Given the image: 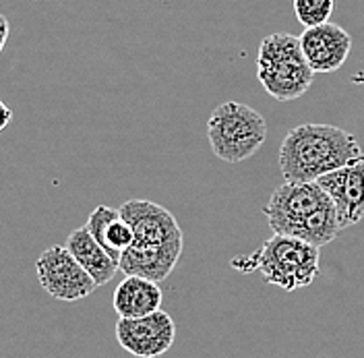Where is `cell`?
Instances as JSON below:
<instances>
[{"mask_svg":"<svg viewBox=\"0 0 364 358\" xmlns=\"http://www.w3.org/2000/svg\"><path fill=\"white\" fill-rule=\"evenodd\" d=\"M120 216L133 228V245L120 255V271L151 282H164L178 265L184 248L182 228L164 205L131 199L120 205Z\"/></svg>","mask_w":364,"mask_h":358,"instance_id":"1","label":"cell"},{"mask_svg":"<svg viewBox=\"0 0 364 358\" xmlns=\"http://www.w3.org/2000/svg\"><path fill=\"white\" fill-rule=\"evenodd\" d=\"M11 120H13V110H11V106L0 98V133L11 125Z\"/></svg>","mask_w":364,"mask_h":358,"instance_id":"15","label":"cell"},{"mask_svg":"<svg viewBox=\"0 0 364 358\" xmlns=\"http://www.w3.org/2000/svg\"><path fill=\"white\" fill-rule=\"evenodd\" d=\"M85 228L116 261H120V255L133 245L135 238L133 228L120 216V211L108 205H97L90 214Z\"/></svg>","mask_w":364,"mask_h":358,"instance_id":"13","label":"cell"},{"mask_svg":"<svg viewBox=\"0 0 364 358\" xmlns=\"http://www.w3.org/2000/svg\"><path fill=\"white\" fill-rule=\"evenodd\" d=\"M298 38L304 58L315 75L340 70L352 50V36L338 23L327 21L315 27H304Z\"/></svg>","mask_w":364,"mask_h":358,"instance_id":"9","label":"cell"},{"mask_svg":"<svg viewBox=\"0 0 364 358\" xmlns=\"http://www.w3.org/2000/svg\"><path fill=\"white\" fill-rule=\"evenodd\" d=\"M232 268L242 273L259 271L267 284L286 292L311 286L321 271L318 248L279 234H273L250 255H236Z\"/></svg>","mask_w":364,"mask_h":358,"instance_id":"4","label":"cell"},{"mask_svg":"<svg viewBox=\"0 0 364 358\" xmlns=\"http://www.w3.org/2000/svg\"><path fill=\"white\" fill-rule=\"evenodd\" d=\"M207 139L211 152L222 162L240 164L263 147L267 139V122L247 104L224 102L207 120Z\"/></svg>","mask_w":364,"mask_h":358,"instance_id":"6","label":"cell"},{"mask_svg":"<svg viewBox=\"0 0 364 358\" xmlns=\"http://www.w3.org/2000/svg\"><path fill=\"white\" fill-rule=\"evenodd\" d=\"M118 344L136 358H159L176 339V323L166 311L116 321Z\"/></svg>","mask_w":364,"mask_h":358,"instance_id":"8","label":"cell"},{"mask_svg":"<svg viewBox=\"0 0 364 358\" xmlns=\"http://www.w3.org/2000/svg\"><path fill=\"white\" fill-rule=\"evenodd\" d=\"M161 300L164 294L159 284L139 275H127L116 286L112 298L118 319H139L156 313L161 309Z\"/></svg>","mask_w":364,"mask_h":358,"instance_id":"11","label":"cell"},{"mask_svg":"<svg viewBox=\"0 0 364 358\" xmlns=\"http://www.w3.org/2000/svg\"><path fill=\"white\" fill-rule=\"evenodd\" d=\"M36 271L40 286L56 300H81L97 288L90 273L63 245L48 246L36 261Z\"/></svg>","mask_w":364,"mask_h":358,"instance_id":"7","label":"cell"},{"mask_svg":"<svg viewBox=\"0 0 364 358\" xmlns=\"http://www.w3.org/2000/svg\"><path fill=\"white\" fill-rule=\"evenodd\" d=\"M363 147L352 133L333 125H298L282 141L279 170L286 182H317L363 157Z\"/></svg>","mask_w":364,"mask_h":358,"instance_id":"3","label":"cell"},{"mask_svg":"<svg viewBox=\"0 0 364 358\" xmlns=\"http://www.w3.org/2000/svg\"><path fill=\"white\" fill-rule=\"evenodd\" d=\"M65 246L70 251V255L79 261V265L90 273L91 280L95 282L97 288L112 282L114 275L120 271L118 261L106 253V248L91 236L90 230L85 226L70 232Z\"/></svg>","mask_w":364,"mask_h":358,"instance_id":"12","label":"cell"},{"mask_svg":"<svg viewBox=\"0 0 364 358\" xmlns=\"http://www.w3.org/2000/svg\"><path fill=\"white\" fill-rule=\"evenodd\" d=\"M273 234L321 248L341 232L338 209L317 182H284L263 209Z\"/></svg>","mask_w":364,"mask_h":358,"instance_id":"2","label":"cell"},{"mask_svg":"<svg viewBox=\"0 0 364 358\" xmlns=\"http://www.w3.org/2000/svg\"><path fill=\"white\" fill-rule=\"evenodd\" d=\"M257 79L277 102H292L311 90L315 73L304 58L300 38L292 33L263 38L257 52Z\"/></svg>","mask_w":364,"mask_h":358,"instance_id":"5","label":"cell"},{"mask_svg":"<svg viewBox=\"0 0 364 358\" xmlns=\"http://www.w3.org/2000/svg\"><path fill=\"white\" fill-rule=\"evenodd\" d=\"M9 31H11L9 19L0 13V54H2L4 46H6V42H9Z\"/></svg>","mask_w":364,"mask_h":358,"instance_id":"16","label":"cell"},{"mask_svg":"<svg viewBox=\"0 0 364 358\" xmlns=\"http://www.w3.org/2000/svg\"><path fill=\"white\" fill-rule=\"evenodd\" d=\"M294 15L304 27L323 25L331 19L336 0H292Z\"/></svg>","mask_w":364,"mask_h":358,"instance_id":"14","label":"cell"},{"mask_svg":"<svg viewBox=\"0 0 364 358\" xmlns=\"http://www.w3.org/2000/svg\"><path fill=\"white\" fill-rule=\"evenodd\" d=\"M338 209L341 230L364 218V156L317 180Z\"/></svg>","mask_w":364,"mask_h":358,"instance_id":"10","label":"cell"}]
</instances>
